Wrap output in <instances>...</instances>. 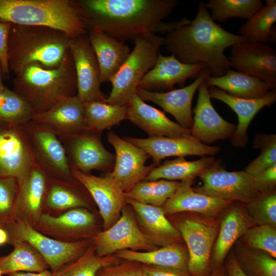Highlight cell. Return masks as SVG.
<instances>
[{"instance_id": "cell-1", "label": "cell", "mask_w": 276, "mask_h": 276, "mask_svg": "<svg viewBox=\"0 0 276 276\" xmlns=\"http://www.w3.org/2000/svg\"><path fill=\"white\" fill-rule=\"evenodd\" d=\"M87 29H96L124 42L149 35L167 34L191 20L163 21L177 0H78Z\"/></svg>"}, {"instance_id": "cell-2", "label": "cell", "mask_w": 276, "mask_h": 276, "mask_svg": "<svg viewBox=\"0 0 276 276\" xmlns=\"http://www.w3.org/2000/svg\"><path fill=\"white\" fill-rule=\"evenodd\" d=\"M166 49L182 63L207 65L211 76L219 77L230 69L226 49L245 41L216 24L204 2H200L194 19L166 34Z\"/></svg>"}, {"instance_id": "cell-3", "label": "cell", "mask_w": 276, "mask_h": 276, "mask_svg": "<svg viewBox=\"0 0 276 276\" xmlns=\"http://www.w3.org/2000/svg\"><path fill=\"white\" fill-rule=\"evenodd\" d=\"M71 39L53 28L13 24L8 38L10 72L15 75L33 63L47 68L57 67L69 52Z\"/></svg>"}, {"instance_id": "cell-4", "label": "cell", "mask_w": 276, "mask_h": 276, "mask_svg": "<svg viewBox=\"0 0 276 276\" xmlns=\"http://www.w3.org/2000/svg\"><path fill=\"white\" fill-rule=\"evenodd\" d=\"M13 83L14 91L29 102L34 114L76 95L77 78L70 51L55 68H47L39 63L27 65L15 74Z\"/></svg>"}, {"instance_id": "cell-5", "label": "cell", "mask_w": 276, "mask_h": 276, "mask_svg": "<svg viewBox=\"0 0 276 276\" xmlns=\"http://www.w3.org/2000/svg\"><path fill=\"white\" fill-rule=\"evenodd\" d=\"M0 21L53 28L71 39L87 32L77 1L74 0H0Z\"/></svg>"}, {"instance_id": "cell-6", "label": "cell", "mask_w": 276, "mask_h": 276, "mask_svg": "<svg viewBox=\"0 0 276 276\" xmlns=\"http://www.w3.org/2000/svg\"><path fill=\"white\" fill-rule=\"evenodd\" d=\"M129 56L112 78V89L106 102L126 106L131 96L136 93L143 76L154 66L165 39L157 35L136 38Z\"/></svg>"}, {"instance_id": "cell-7", "label": "cell", "mask_w": 276, "mask_h": 276, "mask_svg": "<svg viewBox=\"0 0 276 276\" xmlns=\"http://www.w3.org/2000/svg\"><path fill=\"white\" fill-rule=\"evenodd\" d=\"M3 228L8 233V244L11 245L20 241L28 242L40 254L53 273L80 256L91 243L89 239L62 242L41 233L29 224L18 219Z\"/></svg>"}, {"instance_id": "cell-8", "label": "cell", "mask_w": 276, "mask_h": 276, "mask_svg": "<svg viewBox=\"0 0 276 276\" xmlns=\"http://www.w3.org/2000/svg\"><path fill=\"white\" fill-rule=\"evenodd\" d=\"M174 226L187 245L189 273L191 276H209L211 257L219 221L195 213L182 218Z\"/></svg>"}, {"instance_id": "cell-9", "label": "cell", "mask_w": 276, "mask_h": 276, "mask_svg": "<svg viewBox=\"0 0 276 276\" xmlns=\"http://www.w3.org/2000/svg\"><path fill=\"white\" fill-rule=\"evenodd\" d=\"M197 176L202 184L193 189L208 196L246 204L262 194L254 176L244 170L227 171L217 160Z\"/></svg>"}, {"instance_id": "cell-10", "label": "cell", "mask_w": 276, "mask_h": 276, "mask_svg": "<svg viewBox=\"0 0 276 276\" xmlns=\"http://www.w3.org/2000/svg\"><path fill=\"white\" fill-rule=\"evenodd\" d=\"M24 127L31 143L35 165L50 178L74 179L64 148L57 133L49 126L32 121Z\"/></svg>"}, {"instance_id": "cell-11", "label": "cell", "mask_w": 276, "mask_h": 276, "mask_svg": "<svg viewBox=\"0 0 276 276\" xmlns=\"http://www.w3.org/2000/svg\"><path fill=\"white\" fill-rule=\"evenodd\" d=\"M57 135L64 148L71 169L84 173L113 169L116 156L103 146L101 133L87 130Z\"/></svg>"}, {"instance_id": "cell-12", "label": "cell", "mask_w": 276, "mask_h": 276, "mask_svg": "<svg viewBox=\"0 0 276 276\" xmlns=\"http://www.w3.org/2000/svg\"><path fill=\"white\" fill-rule=\"evenodd\" d=\"M97 255H111L124 249L150 251L156 245L141 230L132 213L125 205L120 217L110 227L97 232L91 239Z\"/></svg>"}, {"instance_id": "cell-13", "label": "cell", "mask_w": 276, "mask_h": 276, "mask_svg": "<svg viewBox=\"0 0 276 276\" xmlns=\"http://www.w3.org/2000/svg\"><path fill=\"white\" fill-rule=\"evenodd\" d=\"M35 165L29 137L23 126L0 125V177L20 183Z\"/></svg>"}, {"instance_id": "cell-14", "label": "cell", "mask_w": 276, "mask_h": 276, "mask_svg": "<svg viewBox=\"0 0 276 276\" xmlns=\"http://www.w3.org/2000/svg\"><path fill=\"white\" fill-rule=\"evenodd\" d=\"M96 219L87 209L77 208L53 215L43 213L33 226L41 233L65 242L89 239L95 232Z\"/></svg>"}, {"instance_id": "cell-15", "label": "cell", "mask_w": 276, "mask_h": 276, "mask_svg": "<svg viewBox=\"0 0 276 276\" xmlns=\"http://www.w3.org/2000/svg\"><path fill=\"white\" fill-rule=\"evenodd\" d=\"M107 140L116 152L115 163L111 172L106 174L120 185L125 193L143 180L156 165H145L150 156L113 131L108 133Z\"/></svg>"}, {"instance_id": "cell-16", "label": "cell", "mask_w": 276, "mask_h": 276, "mask_svg": "<svg viewBox=\"0 0 276 276\" xmlns=\"http://www.w3.org/2000/svg\"><path fill=\"white\" fill-rule=\"evenodd\" d=\"M70 51L73 60L77 85V96L83 103L106 102L100 88V70L87 34L71 39Z\"/></svg>"}, {"instance_id": "cell-17", "label": "cell", "mask_w": 276, "mask_h": 276, "mask_svg": "<svg viewBox=\"0 0 276 276\" xmlns=\"http://www.w3.org/2000/svg\"><path fill=\"white\" fill-rule=\"evenodd\" d=\"M237 71L255 77L276 87V50L267 44L242 41L231 47L228 58Z\"/></svg>"}, {"instance_id": "cell-18", "label": "cell", "mask_w": 276, "mask_h": 276, "mask_svg": "<svg viewBox=\"0 0 276 276\" xmlns=\"http://www.w3.org/2000/svg\"><path fill=\"white\" fill-rule=\"evenodd\" d=\"M73 178L87 190L97 205L104 229L119 218L126 203L125 192L119 184L106 174L96 176L77 169H71Z\"/></svg>"}, {"instance_id": "cell-19", "label": "cell", "mask_w": 276, "mask_h": 276, "mask_svg": "<svg viewBox=\"0 0 276 276\" xmlns=\"http://www.w3.org/2000/svg\"><path fill=\"white\" fill-rule=\"evenodd\" d=\"M210 260L211 272L221 268L228 251L243 234L256 223L247 213L245 204L231 202L223 210Z\"/></svg>"}, {"instance_id": "cell-20", "label": "cell", "mask_w": 276, "mask_h": 276, "mask_svg": "<svg viewBox=\"0 0 276 276\" xmlns=\"http://www.w3.org/2000/svg\"><path fill=\"white\" fill-rule=\"evenodd\" d=\"M211 75L208 67L202 70L195 80L188 86L167 92L152 91L140 88L136 94L143 101L152 102L172 115L177 123L191 130L193 119L192 102L201 84Z\"/></svg>"}, {"instance_id": "cell-21", "label": "cell", "mask_w": 276, "mask_h": 276, "mask_svg": "<svg viewBox=\"0 0 276 276\" xmlns=\"http://www.w3.org/2000/svg\"><path fill=\"white\" fill-rule=\"evenodd\" d=\"M124 139L143 149L153 159V164L159 165L160 160L170 156L188 155L213 156L220 150L219 146L204 144L191 135L182 137H149L140 139L124 137Z\"/></svg>"}, {"instance_id": "cell-22", "label": "cell", "mask_w": 276, "mask_h": 276, "mask_svg": "<svg viewBox=\"0 0 276 276\" xmlns=\"http://www.w3.org/2000/svg\"><path fill=\"white\" fill-rule=\"evenodd\" d=\"M198 89L197 101L193 110L194 115L191 135L206 145L231 138L237 126L223 119L216 111L211 102L205 80Z\"/></svg>"}, {"instance_id": "cell-23", "label": "cell", "mask_w": 276, "mask_h": 276, "mask_svg": "<svg viewBox=\"0 0 276 276\" xmlns=\"http://www.w3.org/2000/svg\"><path fill=\"white\" fill-rule=\"evenodd\" d=\"M207 67L204 63L186 64L173 54L164 56L159 53L154 66L139 81L137 88L152 91L171 90L175 84L183 86L188 78L196 79Z\"/></svg>"}, {"instance_id": "cell-24", "label": "cell", "mask_w": 276, "mask_h": 276, "mask_svg": "<svg viewBox=\"0 0 276 276\" xmlns=\"http://www.w3.org/2000/svg\"><path fill=\"white\" fill-rule=\"evenodd\" d=\"M211 98L218 100L228 106L237 115L238 124L231 138L234 147H244L248 142L247 129L256 114L263 108L272 105L276 101V91L273 89L257 98L245 99L228 95L215 86H208Z\"/></svg>"}, {"instance_id": "cell-25", "label": "cell", "mask_w": 276, "mask_h": 276, "mask_svg": "<svg viewBox=\"0 0 276 276\" xmlns=\"http://www.w3.org/2000/svg\"><path fill=\"white\" fill-rule=\"evenodd\" d=\"M127 119L147 132L149 137H182L191 135L190 130L170 120L160 110L146 103L135 93L126 106Z\"/></svg>"}, {"instance_id": "cell-26", "label": "cell", "mask_w": 276, "mask_h": 276, "mask_svg": "<svg viewBox=\"0 0 276 276\" xmlns=\"http://www.w3.org/2000/svg\"><path fill=\"white\" fill-rule=\"evenodd\" d=\"M49 177L36 165L19 183L14 211L18 219L33 226L44 213Z\"/></svg>"}, {"instance_id": "cell-27", "label": "cell", "mask_w": 276, "mask_h": 276, "mask_svg": "<svg viewBox=\"0 0 276 276\" xmlns=\"http://www.w3.org/2000/svg\"><path fill=\"white\" fill-rule=\"evenodd\" d=\"M194 182V179L180 182L173 195L161 206L166 215L187 212L215 218L232 202L195 191L192 187Z\"/></svg>"}, {"instance_id": "cell-28", "label": "cell", "mask_w": 276, "mask_h": 276, "mask_svg": "<svg viewBox=\"0 0 276 276\" xmlns=\"http://www.w3.org/2000/svg\"><path fill=\"white\" fill-rule=\"evenodd\" d=\"M32 121L47 125L57 134H70L88 130L84 103L76 95L66 98L49 109L34 114Z\"/></svg>"}, {"instance_id": "cell-29", "label": "cell", "mask_w": 276, "mask_h": 276, "mask_svg": "<svg viewBox=\"0 0 276 276\" xmlns=\"http://www.w3.org/2000/svg\"><path fill=\"white\" fill-rule=\"evenodd\" d=\"M87 34L98 62L101 83L110 82L129 56L130 49L98 30L88 29Z\"/></svg>"}, {"instance_id": "cell-30", "label": "cell", "mask_w": 276, "mask_h": 276, "mask_svg": "<svg viewBox=\"0 0 276 276\" xmlns=\"http://www.w3.org/2000/svg\"><path fill=\"white\" fill-rule=\"evenodd\" d=\"M135 212L143 232L155 245L164 246L180 243L182 237L179 231L166 218L161 206L138 202L126 198Z\"/></svg>"}, {"instance_id": "cell-31", "label": "cell", "mask_w": 276, "mask_h": 276, "mask_svg": "<svg viewBox=\"0 0 276 276\" xmlns=\"http://www.w3.org/2000/svg\"><path fill=\"white\" fill-rule=\"evenodd\" d=\"M90 195L75 179L63 180L49 178L44 213L57 215L77 208L87 209Z\"/></svg>"}, {"instance_id": "cell-32", "label": "cell", "mask_w": 276, "mask_h": 276, "mask_svg": "<svg viewBox=\"0 0 276 276\" xmlns=\"http://www.w3.org/2000/svg\"><path fill=\"white\" fill-rule=\"evenodd\" d=\"M118 258L143 265L167 267L188 271L187 248L180 243H173L150 251L124 249L116 254Z\"/></svg>"}, {"instance_id": "cell-33", "label": "cell", "mask_w": 276, "mask_h": 276, "mask_svg": "<svg viewBox=\"0 0 276 276\" xmlns=\"http://www.w3.org/2000/svg\"><path fill=\"white\" fill-rule=\"evenodd\" d=\"M205 82L208 86H215L229 95L245 99L260 98L273 89L255 77L231 69L221 76H210Z\"/></svg>"}, {"instance_id": "cell-34", "label": "cell", "mask_w": 276, "mask_h": 276, "mask_svg": "<svg viewBox=\"0 0 276 276\" xmlns=\"http://www.w3.org/2000/svg\"><path fill=\"white\" fill-rule=\"evenodd\" d=\"M215 160L213 156H203L194 160H187L185 157L166 160L154 167L143 180L154 181L166 179L181 181L195 179L203 170Z\"/></svg>"}, {"instance_id": "cell-35", "label": "cell", "mask_w": 276, "mask_h": 276, "mask_svg": "<svg viewBox=\"0 0 276 276\" xmlns=\"http://www.w3.org/2000/svg\"><path fill=\"white\" fill-rule=\"evenodd\" d=\"M266 5L242 25L238 32L246 41L274 44L276 42V1Z\"/></svg>"}, {"instance_id": "cell-36", "label": "cell", "mask_w": 276, "mask_h": 276, "mask_svg": "<svg viewBox=\"0 0 276 276\" xmlns=\"http://www.w3.org/2000/svg\"><path fill=\"white\" fill-rule=\"evenodd\" d=\"M13 250L0 257V270L3 274L16 272H40L49 268L44 259L30 243L13 242Z\"/></svg>"}, {"instance_id": "cell-37", "label": "cell", "mask_w": 276, "mask_h": 276, "mask_svg": "<svg viewBox=\"0 0 276 276\" xmlns=\"http://www.w3.org/2000/svg\"><path fill=\"white\" fill-rule=\"evenodd\" d=\"M234 253L246 276H276V260L267 252L244 245L239 240Z\"/></svg>"}, {"instance_id": "cell-38", "label": "cell", "mask_w": 276, "mask_h": 276, "mask_svg": "<svg viewBox=\"0 0 276 276\" xmlns=\"http://www.w3.org/2000/svg\"><path fill=\"white\" fill-rule=\"evenodd\" d=\"M84 111L88 130L100 133L127 119L126 106L91 101L84 103Z\"/></svg>"}, {"instance_id": "cell-39", "label": "cell", "mask_w": 276, "mask_h": 276, "mask_svg": "<svg viewBox=\"0 0 276 276\" xmlns=\"http://www.w3.org/2000/svg\"><path fill=\"white\" fill-rule=\"evenodd\" d=\"M180 182L159 179L142 180L125 193L126 198L143 204L162 206L175 193Z\"/></svg>"}, {"instance_id": "cell-40", "label": "cell", "mask_w": 276, "mask_h": 276, "mask_svg": "<svg viewBox=\"0 0 276 276\" xmlns=\"http://www.w3.org/2000/svg\"><path fill=\"white\" fill-rule=\"evenodd\" d=\"M118 263L119 258L116 256H98L91 242L80 256L63 266L53 274L54 276H97L101 268Z\"/></svg>"}, {"instance_id": "cell-41", "label": "cell", "mask_w": 276, "mask_h": 276, "mask_svg": "<svg viewBox=\"0 0 276 276\" xmlns=\"http://www.w3.org/2000/svg\"><path fill=\"white\" fill-rule=\"evenodd\" d=\"M34 114L29 102L14 90L6 87L0 95V125L23 126Z\"/></svg>"}, {"instance_id": "cell-42", "label": "cell", "mask_w": 276, "mask_h": 276, "mask_svg": "<svg viewBox=\"0 0 276 276\" xmlns=\"http://www.w3.org/2000/svg\"><path fill=\"white\" fill-rule=\"evenodd\" d=\"M205 6L213 20L223 22L232 17L248 20L264 5L261 0H210Z\"/></svg>"}, {"instance_id": "cell-43", "label": "cell", "mask_w": 276, "mask_h": 276, "mask_svg": "<svg viewBox=\"0 0 276 276\" xmlns=\"http://www.w3.org/2000/svg\"><path fill=\"white\" fill-rule=\"evenodd\" d=\"M246 246L259 249L276 258V227L256 225L247 229L239 239Z\"/></svg>"}, {"instance_id": "cell-44", "label": "cell", "mask_w": 276, "mask_h": 276, "mask_svg": "<svg viewBox=\"0 0 276 276\" xmlns=\"http://www.w3.org/2000/svg\"><path fill=\"white\" fill-rule=\"evenodd\" d=\"M253 147L260 149L261 152L244 171L255 176L276 163V135L257 134L253 142Z\"/></svg>"}, {"instance_id": "cell-45", "label": "cell", "mask_w": 276, "mask_h": 276, "mask_svg": "<svg viewBox=\"0 0 276 276\" xmlns=\"http://www.w3.org/2000/svg\"><path fill=\"white\" fill-rule=\"evenodd\" d=\"M245 209L257 225L276 227V192L261 194L244 204Z\"/></svg>"}, {"instance_id": "cell-46", "label": "cell", "mask_w": 276, "mask_h": 276, "mask_svg": "<svg viewBox=\"0 0 276 276\" xmlns=\"http://www.w3.org/2000/svg\"><path fill=\"white\" fill-rule=\"evenodd\" d=\"M19 191L17 179L0 177V227L4 228L14 220V211Z\"/></svg>"}, {"instance_id": "cell-47", "label": "cell", "mask_w": 276, "mask_h": 276, "mask_svg": "<svg viewBox=\"0 0 276 276\" xmlns=\"http://www.w3.org/2000/svg\"><path fill=\"white\" fill-rule=\"evenodd\" d=\"M139 263L126 261L103 267L98 271L97 276H144L143 265Z\"/></svg>"}, {"instance_id": "cell-48", "label": "cell", "mask_w": 276, "mask_h": 276, "mask_svg": "<svg viewBox=\"0 0 276 276\" xmlns=\"http://www.w3.org/2000/svg\"><path fill=\"white\" fill-rule=\"evenodd\" d=\"M12 25L10 22L0 21V62L5 79H8L10 76L8 57V38Z\"/></svg>"}, {"instance_id": "cell-49", "label": "cell", "mask_w": 276, "mask_h": 276, "mask_svg": "<svg viewBox=\"0 0 276 276\" xmlns=\"http://www.w3.org/2000/svg\"><path fill=\"white\" fill-rule=\"evenodd\" d=\"M254 176L256 186L262 194L275 191L276 163Z\"/></svg>"}, {"instance_id": "cell-50", "label": "cell", "mask_w": 276, "mask_h": 276, "mask_svg": "<svg viewBox=\"0 0 276 276\" xmlns=\"http://www.w3.org/2000/svg\"><path fill=\"white\" fill-rule=\"evenodd\" d=\"M144 276H191L188 271L164 267L143 265Z\"/></svg>"}, {"instance_id": "cell-51", "label": "cell", "mask_w": 276, "mask_h": 276, "mask_svg": "<svg viewBox=\"0 0 276 276\" xmlns=\"http://www.w3.org/2000/svg\"><path fill=\"white\" fill-rule=\"evenodd\" d=\"M227 276H246L239 267L234 254H231L225 262Z\"/></svg>"}, {"instance_id": "cell-52", "label": "cell", "mask_w": 276, "mask_h": 276, "mask_svg": "<svg viewBox=\"0 0 276 276\" xmlns=\"http://www.w3.org/2000/svg\"><path fill=\"white\" fill-rule=\"evenodd\" d=\"M9 276H54L53 272L48 269L40 272H16L10 273Z\"/></svg>"}, {"instance_id": "cell-53", "label": "cell", "mask_w": 276, "mask_h": 276, "mask_svg": "<svg viewBox=\"0 0 276 276\" xmlns=\"http://www.w3.org/2000/svg\"><path fill=\"white\" fill-rule=\"evenodd\" d=\"M8 235L7 231L3 227H0V246L7 243Z\"/></svg>"}, {"instance_id": "cell-54", "label": "cell", "mask_w": 276, "mask_h": 276, "mask_svg": "<svg viewBox=\"0 0 276 276\" xmlns=\"http://www.w3.org/2000/svg\"><path fill=\"white\" fill-rule=\"evenodd\" d=\"M209 276H227L225 269L221 267L212 272Z\"/></svg>"}, {"instance_id": "cell-55", "label": "cell", "mask_w": 276, "mask_h": 276, "mask_svg": "<svg viewBox=\"0 0 276 276\" xmlns=\"http://www.w3.org/2000/svg\"><path fill=\"white\" fill-rule=\"evenodd\" d=\"M3 78L4 76L2 71V67L0 62V95L6 87V86L4 85Z\"/></svg>"}, {"instance_id": "cell-56", "label": "cell", "mask_w": 276, "mask_h": 276, "mask_svg": "<svg viewBox=\"0 0 276 276\" xmlns=\"http://www.w3.org/2000/svg\"><path fill=\"white\" fill-rule=\"evenodd\" d=\"M4 274L2 273V271L0 270V276H4Z\"/></svg>"}]
</instances>
